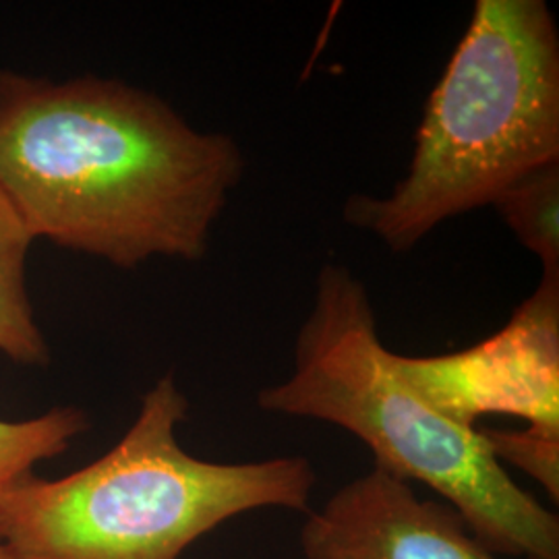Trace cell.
Wrapping results in <instances>:
<instances>
[{
	"instance_id": "cell-3",
	"label": "cell",
	"mask_w": 559,
	"mask_h": 559,
	"mask_svg": "<svg viewBox=\"0 0 559 559\" xmlns=\"http://www.w3.org/2000/svg\"><path fill=\"white\" fill-rule=\"evenodd\" d=\"M189 400L173 373L141 400L115 448L80 471L29 475L0 508V543L13 559H180L247 512H309L318 483L305 456L212 462L189 454L179 427Z\"/></svg>"
},
{
	"instance_id": "cell-11",
	"label": "cell",
	"mask_w": 559,
	"mask_h": 559,
	"mask_svg": "<svg viewBox=\"0 0 559 559\" xmlns=\"http://www.w3.org/2000/svg\"><path fill=\"white\" fill-rule=\"evenodd\" d=\"M0 559H13V556L9 554V549L2 543H0Z\"/></svg>"
},
{
	"instance_id": "cell-10",
	"label": "cell",
	"mask_w": 559,
	"mask_h": 559,
	"mask_svg": "<svg viewBox=\"0 0 559 559\" xmlns=\"http://www.w3.org/2000/svg\"><path fill=\"white\" fill-rule=\"evenodd\" d=\"M496 459L510 462L528 477L539 480L540 487L559 500V436L543 433L526 427L520 431L480 429Z\"/></svg>"
},
{
	"instance_id": "cell-5",
	"label": "cell",
	"mask_w": 559,
	"mask_h": 559,
	"mask_svg": "<svg viewBox=\"0 0 559 559\" xmlns=\"http://www.w3.org/2000/svg\"><path fill=\"white\" fill-rule=\"evenodd\" d=\"M392 362L411 390L462 427L510 415L559 436V272H543L498 334L440 357L394 353Z\"/></svg>"
},
{
	"instance_id": "cell-8",
	"label": "cell",
	"mask_w": 559,
	"mask_h": 559,
	"mask_svg": "<svg viewBox=\"0 0 559 559\" xmlns=\"http://www.w3.org/2000/svg\"><path fill=\"white\" fill-rule=\"evenodd\" d=\"M87 427L90 419L78 406H55L32 419H0V508L15 485L41 462L67 452Z\"/></svg>"
},
{
	"instance_id": "cell-2",
	"label": "cell",
	"mask_w": 559,
	"mask_h": 559,
	"mask_svg": "<svg viewBox=\"0 0 559 559\" xmlns=\"http://www.w3.org/2000/svg\"><path fill=\"white\" fill-rule=\"evenodd\" d=\"M392 355L365 284L325 263L295 344V371L263 388L258 404L346 429L371 450L373 466L438 491L491 554L559 559L558 514L506 473L480 429L443 417L411 390Z\"/></svg>"
},
{
	"instance_id": "cell-4",
	"label": "cell",
	"mask_w": 559,
	"mask_h": 559,
	"mask_svg": "<svg viewBox=\"0 0 559 559\" xmlns=\"http://www.w3.org/2000/svg\"><path fill=\"white\" fill-rule=\"evenodd\" d=\"M559 162V32L543 0H479L433 87L406 177L344 218L394 253Z\"/></svg>"
},
{
	"instance_id": "cell-1",
	"label": "cell",
	"mask_w": 559,
	"mask_h": 559,
	"mask_svg": "<svg viewBox=\"0 0 559 559\" xmlns=\"http://www.w3.org/2000/svg\"><path fill=\"white\" fill-rule=\"evenodd\" d=\"M245 170L152 92L0 67V187L29 237L133 270L200 261Z\"/></svg>"
},
{
	"instance_id": "cell-6",
	"label": "cell",
	"mask_w": 559,
	"mask_h": 559,
	"mask_svg": "<svg viewBox=\"0 0 559 559\" xmlns=\"http://www.w3.org/2000/svg\"><path fill=\"white\" fill-rule=\"evenodd\" d=\"M300 549L307 559H498L459 510L423 500L378 466L309 512Z\"/></svg>"
},
{
	"instance_id": "cell-7",
	"label": "cell",
	"mask_w": 559,
	"mask_h": 559,
	"mask_svg": "<svg viewBox=\"0 0 559 559\" xmlns=\"http://www.w3.org/2000/svg\"><path fill=\"white\" fill-rule=\"evenodd\" d=\"M32 245L34 239L0 187V355L27 367L50 360L25 282Z\"/></svg>"
},
{
	"instance_id": "cell-9",
	"label": "cell",
	"mask_w": 559,
	"mask_h": 559,
	"mask_svg": "<svg viewBox=\"0 0 559 559\" xmlns=\"http://www.w3.org/2000/svg\"><path fill=\"white\" fill-rule=\"evenodd\" d=\"M491 205L539 258L543 272H559V162L524 175Z\"/></svg>"
}]
</instances>
